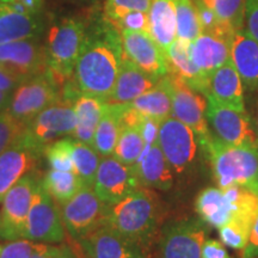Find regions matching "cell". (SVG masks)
I'll use <instances>...</instances> for the list:
<instances>
[{"label": "cell", "mask_w": 258, "mask_h": 258, "mask_svg": "<svg viewBox=\"0 0 258 258\" xmlns=\"http://www.w3.org/2000/svg\"><path fill=\"white\" fill-rule=\"evenodd\" d=\"M124 57L121 32L103 18L86 24L85 38L73 72L79 90L108 101Z\"/></svg>", "instance_id": "1"}, {"label": "cell", "mask_w": 258, "mask_h": 258, "mask_svg": "<svg viewBox=\"0 0 258 258\" xmlns=\"http://www.w3.org/2000/svg\"><path fill=\"white\" fill-rule=\"evenodd\" d=\"M163 207L152 189L140 186L109 206L105 225L148 253L160 230Z\"/></svg>", "instance_id": "2"}, {"label": "cell", "mask_w": 258, "mask_h": 258, "mask_svg": "<svg viewBox=\"0 0 258 258\" xmlns=\"http://www.w3.org/2000/svg\"><path fill=\"white\" fill-rule=\"evenodd\" d=\"M205 152L219 188L238 185L258 195V148L232 146L212 135Z\"/></svg>", "instance_id": "3"}, {"label": "cell", "mask_w": 258, "mask_h": 258, "mask_svg": "<svg viewBox=\"0 0 258 258\" xmlns=\"http://www.w3.org/2000/svg\"><path fill=\"white\" fill-rule=\"evenodd\" d=\"M86 32V22L79 17L56 21L47 32L44 42L47 67L62 84L73 77Z\"/></svg>", "instance_id": "4"}, {"label": "cell", "mask_w": 258, "mask_h": 258, "mask_svg": "<svg viewBox=\"0 0 258 258\" xmlns=\"http://www.w3.org/2000/svg\"><path fill=\"white\" fill-rule=\"evenodd\" d=\"M61 99V84L47 69L21 83L11 95L8 111L15 120L27 124L41 111Z\"/></svg>", "instance_id": "5"}, {"label": "cell", "mask_w": 258, "mask_h": 258, "mask_svg": "<svg viewBox=\"0 0 258 258\" xmlns=\"http://www.w3.org/2000/svg\"><path fill=\"white\" fill-rule=\"evenodd\" d=\"M207 228L199 219H178L161 226L158 232L156 258H201Z\"/></svg>", "instance_id": "6"}, {"label": "cell", "mask_w": 258, "mask_h": 258, "mask_svg": "<svg viewBox=\"0 0 258 258\" xmlns=\"http://www.w3.org/2000/svg\"><path fill=\"white\" fill-rule=\"evenodd\" d=\"M40 183L41 175L36 170L19 179L6 194L0 208V239L24 238L28 215Z\"/></svg>", "instance_id": "7"}, {"label": "cell", "mask_w": 258, "mask_h": 258, "mask_svg": "<svg viewBox=\"0 0 258 258\" xmlns=\"http://www.w3.org/2000/svg\"><path fill=\"white\" fill-rule=\"evenodd\" d=\"M109 206L89 186H83L69 202L60 206L64 230L72 241L105 225Z\"/></svg>", "instance_id": "8"}, {"label": "cell", "mask_w": 258, "mask_h": 258, "mask_svg": "<svg viewBox=\"0 0 258 258\" xmlns=\"http://www.w3.org/2000/svg\"><path fill=\"white\" fill-rule=\"evenodd\" d=\"M171 95V111L177 120L188 125L195 133L198 143L203 151L207 147L212 139L209 124L206 116L207 110V98L178 77L167 74Z\"/></svg>", "instance_id": "9"}, {"label": "cell", "mask_w": 258, "mask_h": 258, "mask_svg": "<svg viewBox=\"0 0 258 258\" xmlns=\"http://www.w3.org/2000/svg\"><path fill=\"white\" fill-rule=\"evenodd\" d=\"M24 238L43 244H61L66 239L60 206L47 192L42 183L38 185L29 212Z\"/></svg>", "instance_id": "10"}, {"label": "cell", "mask_w": 258, "mask_h": 258, "mask_svg": "<svg viewBox=\"0 0 258 258\" xmlns=\"http://www.w3.org/2000/svg\"><path fill=\"white\" fill-rule=\"evenodd\" d=\"M43 151L23 131L11 146L0 153V205L19 179L37 170Z\"/></svg>", "instance_id": "11"}, {"label": "cell", "mask_w": 258, "mask_h": 258, "mask_svg": "<svg viewBox=\"0 0 258 258\" xmlns=\"http://www.w3.org/2000/svg\"><path fill=\"white\" fill-rule=\"evenodd\" d=\"M158 145L176 175L184 172L198 154L199 143L195 133L172 115L159 125Z\"/></svg>", "instance_id": "12"}, {"label": "cell", "mask_w": 258, "mask_h": 258, "mask_svg": "<svg viewBox=\"0 0 258 258\" xmlns=\"http://www.w3.org/2000/svg\"><path fill=\"white\" fill-rule=\"evenodd\" d=\"M206 116L208 124L214 132V137L232 146L258 148V135L246 111L232 110L218 104L209 96H206Z\"/></svg>", "instance_id": "13"}, {"label": "cell", "mask_w": 258, "mask_h": 258, "mask_svg": "<svg viewBox=\"0 0 258 258\" xmlns=\"http://www.w3.org/2000/svg\"><path fill=\"white\" fill-rule=\"evenodd\" d=\"M72 243L78 258H147L140 246L106 225Z\"/></svg>", "instance_id": "14"}, {"label": "cell", "mask_w": 258, "mask_h": 258, "mask_svg": "<svg viewBox=\"0 0 258 258\" xmlns=\"http://www.w3.org/2000/svg\"><path fill=\"white\" fill-rule=\"evenodd\" d=\"M76 125L73 105L60 99L25 124L24 132L38 146L44 148L59 139L72 137Z\"/></svg>", "instance_id": "15"}, {"label": "cell", "mask_w": 258, "mask_h": 258, "mask_svg": "<svg viewBox=\"0 0 258 258\" xmlns=\"http://www.w3.org/2000/svg\"><path fill=\"white\" fill-rule=\"evenodd\" d=\"M140 186L133 167L124 165L114 156L101 158L93 190L103 202L114 205Z\"/></svg>", "instance_id": "16"}, {"label": "cell", "mask_w": 258, "mask_h": 258, "mask_svg": "<svg viewBox=\"0 0 258 258\" xmlns=\"http://www.w3.org/2000/svg\"><path fill=\"white\" fill-rule=\"evenodd\" d=\"M121 38L124 56L139 69L157 78L169 74L165 53L148 31L122 30Z\"/></svg>", "instance_id": "17"}, {"label": "cell", "mask_w": 258, "mask_h": 258, "mask_svg": "<svg viewBox=\"0 0 258 258\" xmlns=\"http://www.w3.org/2000/svg\"><path fill=\"white\" fill-rule=\"evenodd\" d=\"M0 64L23 80L36 76L48 69L44 46L40 38H28L2 44Z\"/></svg>", "instance_id": "18"}, {"label": "cell", "mask_w": 258, "mask_h": 258, "mask_svg": "<svg viewBox=\"0 0 258 258\" xmlns=\"http://www.w3.org/2000/svg\"><path fill=\"white\" fill-rule=\"evenodd\" d=\"M232 38L215 32L202 31L189 44V53L194 63L206 76L231 61Z\"/></svg>", "instance_id": "19"}, {"label": "cell", "mask_w": 258, "mask_h": 258, "mask_svg": "<svg viewBox=\"0 0 258 258\" xmlns=\"http://www.w3.org/2000/svg\"><path fill=\"white\" fill-rule=\"evenodd\" d=\"M132 167L141 186L163 191L172 188V170L161 152L158 140L145 146L140 158Z\"/></svg>", "instance_id": "20"}, {"label": "cell", "mask_w": 258, "mask_h": 258, "mask_svg": "<svg viewBox=\"0 0 258 258\" xmlns=\"http://www.w3.org/2000/svg\"><path fill=\"white\" fill-rule=\"evenodd\" d=\"M244 85L232 61L222 64L209 74L208 93L218 104L237 111L245 110Z\"/></svg>", "instance_id": "21"}, {"label": "cell", "mask_w": 258, "mask_h": 258, "mask_svg": "<svg viewBox=\"0 0 258 258\" xmlns=\"http://www.w3.org/2000/svg\"><path fill=\"white\" fill-rule=\"evenodd\" d=\"M231 61L245 89L258 90V42L246 29L234 31L231 42Z\"/></svg>", "instance_id": "22"}, {"label": "cell", "mask_w": 258, "mask_h": 258, "mask_svg": "<svg viewBox=\"0 0 258 258\" xmlns=\"http://www.w3.org/2000/svg\"><path fill=\"white\" fill-rule=\"evenodd\" d=\"M160 78L151 76L127 57H123L114 90L106 103H129L153 89Z\"/></svg>", "instance_id": "23"}, {"label": "cell", "mask_w": 258, "mask_h": 258, "mask_svg": "<svg viewBox=\"0 0 258 258\" xmlns=\"http://www.w3.org/2000/svg\"><path fill=\"white\" fill-rule=\"evenodd\" d=\"M189 44L184 41L177 40L165 51V57L169 66V73L178 77L195 91L208 93V76L194 63L189 53Z\"/></svg>", "instance_id": "24"}, {"label": "cell", "mask_w": 258, "mask_h": 258, "mask_svg": "<svg viewBox=\"0 0 258 258\" xmlns=\"http://www.w3.org/2000/svg\"><path fill=\"white\" fill-rule=\"evenodd\" d=\"M44 28L41 15L18 14L6 4H0V46L28 38H41Z\"/></svg>", "instance_id": "25"}, {"label": "cell", "mask_w": 258, "mask_h": 258, "mask_svg": "<svg viewBox=\"0 0 258 258\" xmlns=\"http://www.w3.org/2000/svg\"><path fill=\"white\" fill-rule=\"evenodd\" d=\"M105 104V101L88 93L80 92L76 97L72 103L77 117V125L72 135L73 139L93 146V138L97 125L104 112Z\"/></svg>", "instance_id": "26"}, {"label": "cell", "mask_w": 258, "mask_h": 258, "mask_svg": "<svg viewBox=\"0 0 258 258\" xmlns=\"http://www.w3.org/2000/svg\"><path fill=\"white\" fill-rule=\"evenodd\" d=\"M148 32L165 53L177 40L176 0H152L148 11Z\"/></svg>", "instance_id": "27"}, {"label": "cell", "mask_w": 258, "mask_h": 258, "mask_svg": "<svg viewBox=\"0 0 258 258\" xmlns=\"http://www.w3.org/2000/svg\"><path fill=\"white\" fill-rule=\"evenodd\" d=\"M195 208L200 220L212 227L220 228L231 220L234 213L232 203L220 188H206L199 194Z\"/></svg>", "instance_id": "28"}, {"label": "cell", "mask_w": 258, "mask_h": 258, "mask_svg": "<svg viewBox=\"0 0 258 258\" xmlns=\"http://www.w3.org/2000/svg\"><path fill=\"white\" fill-rule=\"evenodd\" d=\"M141 115L163 122L172 115L171 111V95L167 76L163 77L153 89L139 96L134 101L127 103Z\"/></svg>", "instance_id": "29"}, {"label": "cell", "mask_w": 258, "mask_h": 258, "mask_svg": "<svg viewBox=\"0 0 258 258\" xmlns=\"http://www.w3.org/2000/svg\"><path fill=\"white\" fill-rule=\"evenodd\" d=\"M121 133L120 104L106 103L101 121L97 125L93 147L102 157L112 156Z\"/></svg>", "instance_id": "30"}, {"label": "cell", "mask_w": 258, "mask_h": 258, "mask_svg": "<svg viewBox=\"0 0 258 258\" xmlns=\"http://www.w3.org/2000/svg\"><path fill=\"white\" fill-rule=\"evenodd\" d=\"M41 183L59 206L67 203L83 188L82 180L74 171L48 170L41 176Z\"/></svg>", "instance_id": "31"}, {"label": "cell", "mask_w": 258, "mask_h": 258, "mask_svg": "<svg viewBox=\"0 0 258 258\" xmlns=\"http://www.w3.org/2000/svg\"><path fill=\"white\" fill-rule=\"evenodd\" d=\"M101 163V154L91 145L73 139L74 172L82 180L84 186L93 188L95 179Z\"/></svg>", "instance_id": "32"}, {"label": "cell", "mask_w": 258, "mask_h": 258, "mask_svg": "<svg viewBox=\"0 0 258 258\" xmlns=\"http://www.w3.org/2000/svg\"><path fill=\"white\" fill-rule=\"evenodd\" d=\"M177 38L191 43L202 32V27L194 0H176Z\"/></svg>", "instance_id": "33"}, {"label": "cell", "mask_w": 258, "mask_h": 258, "mask_svg": "<svg viewBox=\"0 0 258 258\" xmlns=\"http://www.w3.org/2000/svg\"><path fill=\"white\" fill-rule=\"evenodd\" d=\"M194 3L211 10L221 22L235 31L244 28L246 0H194Z\"/></svg>", "instance_id": "34"}, {"label": "cell", "mask_w": 258, "mask_h": 258, "mask_svg": "<svg viewBox=\"0 0 258 258\" xmlns=\"http://www.w3.org/2000/svg\"><path fill=\"white\" fill-rule=\"evenodd\" d=\"M145 146L146 144L140 129L138 127H122L112 156L124 165L133 166L140 158Z\"/></svg>", "instance_id": "35"}, {"label": "cell", "mask_w": 258, "mask_h": 258, "mask_svg": "<svg viewBox=\"0 0 258 258\" xmlns=\"http://www.w3.org/2000/svg\"><path fill=\"white\" fill-rule=\"evenodd\" d=\"M43 157L50 169L57 171H74L73 139L63 138L44 147Z\"/></svg>", "instance_id": "36"}, {"label": "cell", "mask_w": 258, "mask_h": 258, "mask_svg": "<svg viewBox=\"0 0 258 258\" xmlns=\"http://www.w3.org/2000/svg\"><path fill=\"white\" fill-rule=\"evenodd\" d=\"M152 0H105L104 18L112 25L129 12L150 11Z\"/></svg>", "instance_id": "37"}, {"label": "cell", "mask_w": 258, "mask_h": 258, "mask_svg": "<svg viewBox=\"0 0 258 258\" xmlns=\"http://www.w3.org/2000/svg\"><path fill=\"white\" fill-rule=\"evenodd\" d=\"M219 230L221 243L233 250H243L249 240L251 230L237 222L228 221Z\"/></svg>", "instance_id": "38"}, {"label": "cell", "mask_w": 258, "mask_h": 258, "mask_svg": "<svg viewBox=\"0 0 258 258\" xmlns=\"http://www.w3.org/2000/svg\"><path fill=\"white\" fill-rule=\"evenodd\" d=\"M24 124L15 120L8 111L0 112V153L11 146L23 133Z\"/></svg>", "instance_id": "39"}, {"label": "cell", "mask_w": 258, "mask_h": 258, "mask_svg": "<svg viewBox=\"0 0 258 258\" xmlns=\"http://www.w3.org/2000/svg\"><path fill=\"white\" fill-rule=\"evenodd\" d=\"M42 245L43 243H36L25 238L10 240L2 246L0 258H31L41 249Z\"/></svg>", "instance_id": "40"}, {"label": "cell", "mask_w": 258, "mask_h": 258, "mask_svg": "<svg viewBox=\"0 0 258 258\" xmlns=\"http://www.w3.org/2000/svg\"><path fill=\"white\" fill-rule=\"evenodd\" d=\"M114 27L118 31H148V14L147 12H129L120 21L116 22Z\"/></svg>", "instance_id": "41"}, {"label": "cell", "mask_w": 258, "mask_h": 258, "mask_svg": "<svg viewBox=\"0 0 258 258\" xmlns=\"http://www.w3.org/2000/svg\"><path fill=\"white\" fill-rule=\"evenodd\" d=\"M31 258H78L70 244H43Z\"/></svg>", "instance_id": "42"}, {"label": "cell", "mask_w": 258, "mask_h": 258, "mask_svg": "<svg viewBox=\"0 0 258 258\" xmlns=\"http://www.w3.org/2000/svg\"><path fill=\"white\" fill-rule=\"evenodd\" d=\"M244 23L246 24V31L258 42V0H246Z\"/></svg>", "instance_id": "43"}, {"label": "cell", "mask_w": 258, "mask_h": 258, "mask_svg": "<svg viewBox=\"0 0 258 258\" xmlns=\"http://www.w3.org/2000/svg\"><path fill=\"white\" fill-rule=\"evenodd\" d=\"M12 11L23 15H41L42 0H12L11 3L6 4Z\"/></svg>", "instance_id": "44"}, {"label": "cell", "mask_w": 258, "mask_h": 258, "mask_svg": "<svg viewBox=\"0 0 258 258\" xmlns=\"http://www.w3.org/2000/svg\"><path fill=\"white\" fill-rule=\"evenodd\" d=\"M201 258H233L226 250L221 241L215 239H206L203 243Z\"/></svg>", "instance_id": "45"}, {"label": "cell", "mask_w": 258, "mask_h": 258, "mask_svg": "<svg viewBox=\"0 0 258 258\" xmlns=\"http://www.w3.org/2000/svg\"><path fill=\"white\" fill-rule=\"evenodd\" d=\"M22 82H24V80L0 64V90L2 91L12 95L15 90L21 85Z\"/></svg>", "instance_id": "46"}, {"label": "cell", "mask_w": 258, "mask_h": 258, "mask_svg": "<svg viewBox=\"0 0 258 258\" xmlns=\"http://www.w3.org/2000/svg\"><path fill=\"white\" fill-rule=\"evenodd\" d=\"M241 258H258V217L252 226L246 246L241 250Z\"/></svg>", "instance_id": "47"}, {"label": "cell", "mask_w": 258, "mask_h": 258, "mask_svg": "<svg viewBox=\"0 0 258 258\" xmlns=\"http://www.w3.org/2000/svg\"><path fill=\"white\" fill-rule=\"evenodd\" d=\"M10 99H11V95H9V93L0 90V112L8 110Z\"/></svg>", "instance_id": "48"}, {"label": "cell", "mask_w": 258, "mask_h": 258, "mask_svg": "<svg viewBox=\"0 0 258 258\" xmlns=\"http://www.w3.org/2000/svg\"><path fill=\"white\" fill-rule=\"evenodd\" d=\"M73 2L80 3V4L89 5V4H95V3H97V0H73Z\"/></svg>", "instance_id": "49"}, {"label": "cell", "mask_w": 258, "mask_h": 258, "mask_svg": "<svg viewBox=\"0 0 258 258\" xmlns=\"http://www.w3.org/2000/svg\"><path fill=\"white\" fill-rule=\"evenodd\" d=\"M0 2H2L3 4H9V3H11L12 0H0Z\"/></svg>", "instance_id": "50"}, {"label": "cell", "mask_w": 258, "mask_h": 258, "mask_svg": "<svg viewBox=\"0 0 258 258\" xmlns=\"http://www.w3.org/2000/svg\"><path fill=\"white\" fill-rule=\"evenodd\" d=\"M2 246H3V245H2V244H0V250H2Z\"/></svg>", "instance_id": "51"}, {"label": "cell", "mask_w": 258, "mask_h": 258, "mask_svg": "<svg viewBox=\"0 0 258 258\" xmlns=\"http://www.w3.org/2000/svg\"><path fill=\"white\" fill-rule=\"evenodd\" d=\"M0 4H2V2H0Z\"/></svg>", "instance_id": "52"}]
</instances>
